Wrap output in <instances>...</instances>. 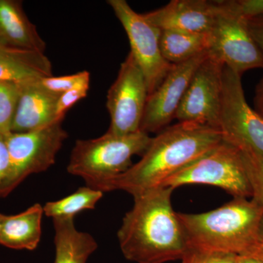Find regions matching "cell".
Listing matches in <instances>:
<instances>
[{
  "mask_svg": "<svg viewBox=\"0 0 263 263\" xmlns=\"http://www.w3.org/2000/svg\"><path fill=\"white\" fill-rule=\"evenodd\" d=\"M255 105L257 112L263 118V79L257 86L255 97Z\"/></svg>",
  "mask_w": 263,
  "mask_h": 263,
  "instance_id": "f546056e",
  "label": "cell"
},
{
  "mask_svg": "<svg viewBox=\"0 0 263 263\" xmlns=\"http://www.w3.org/2000/svg\"><path fill=\"white\" fill-rule=\"evenodd\" d=\"M107 3L125 30L130 45L129 53L144 76L149 95L174 67L162 56L161 29L147 22L143 14L136 13L125 0H108Z\"/></svg>",
  "mask_w": 263,
  "mask_h": 263,
  "instance_id": "ba28073f",
  "label": "cell"
},
{
  "mask_svg": "<svg viewBox=\"0 0 263 263\" xmlns=\"http://www.w3.org/2000/svg\"><path fill=\"white\" fill-rule=\"evenodd\" d=\"M60 95L53 94L39 80L20 85V95L11 133H24L51 124L58 119L57 105Z\"/></svg>",
  "mask_w": 263,
  "mask_h": 263,
  "instance_id": "5bb4252c",
  "label": "cell"
},
{
  "mask_svg": "<svg viewBox=\"0 0 263 263\" xmlns=\"http://www.w3.org/2000/svg\"><path fill=\"white\" fill-rule=\"evenodd\" d=\"M152 138L142 131L127 136H115L107 132L89 140H77L67 165L69 174L82 178L86 186L107 192L109 183L124 174L134 155H143Z\"/></svg>",
  "mask_w": 263,
  "mask_h": 263,
  "instance_id": "277c9868",
  "label": "cell"
},
{
  "mask_svg": "<svg viewBox=\"0 0 263 263\" xmlns=\"http://www.w3.org/2000/svg\"><path fill=\"white\" fill-rule=\"evenodd\" d=\"M103 195V192L82 186L61 200L46 202L43 212L52 219H74L79 213L94 209Z\"/></svg>",
  "mask_w": 263,
  "mask_h": 263,
  "instance_id": "ffe728a7",
  "label": "cell"
},
{
  "mask_svg": "<svg viewBox=\"0 0 263 263\" xmlns=\"http://www.w3.org/2000/svg\"><path fill=\"white\" fill-rule=\"evenodd\" d=\"M216 2L217 15L211 34L209 56L240 76L263 68V56L251 35L247 20L224 10Z\"/></svg>",
  "mask_w": 263,
  "mask_h": 263,
  "instance_id": "30bf717a",
  "label": "cell"
},
{
  "mask_svg": "<svg viewBox=\"0 0 263 263\" xmlns=\"http://www.w3.org/2000/svg\"><path fill=\"white\" fill-rule=\"evenodd\" d=\"M160 43L164 60L171 65H179L209 52L211 34L161 30Z\"/></svg>",
  "mask_w": 263,
  "mask_h": 263,
  "instance_id": "d6986e66",
  "label": "cell"
},
{
  "mask_svg": "<svg viewBox=\"0 0 263 263\" xmlns=\"http://www.w3.org/2000/svg\"><path fill=\"white\" fill-rule=\"evenodd\" d=\"M263 205L235 197L222 206L200 214H178L188 247L243 255L263 252L257 229Z\"/></svg>",
  "mask_w": 263,
  "mask_h": 263,
  "instance_id": "3957f363",
  "label": "cell"
},
{
  "mask_svg": "<svg viewBox=\"0 0 263 263\" xmlns=\"http://www.w3.org/2000/svg\"><path fill=\"white\" fill-rule=\"evenodd\" d=\"M20 95V85L0 81V132L11 133V126Z\"/></svg>",
  "mask_w": 263,
  "mask_h": 263,
  "instance_id": "44dd1931",
  "label": "cell"
},
{
  "mask_svg": "<svg viewBox=\"0 0 263 263\" xmlns=\"http://www.w3.org/2000/svg\"><path fill=\"white\" fill-rule=\"evenodd\" d=\"M90 80L88 71H82L72 75L50 76L40 79L39 83L45 89L57 95H61L65 91L75 87L85 81Z\"/></svg>",
  "mask_w": 263,
  "mask_h": 263,
  "instance_id": "603a6c76",
  "label": "cell"
},
{
  "mask_svg": "<svg viewBox=\"0 0 263 263\" xmlns=\"http://www.w3.org/2000/svg\"><path fill=\"white\" fill-rule=\"evenodd\" d=\"M235 263H263V252L237 255Z\"/></svg>",
  "mask_w": 263,
  "mask_h": 263,
  "instance_id": "f1b7e54d",
  "label": "cell"
},
{
  "mask_svg": "<svg viewBox=\"0 0 263 263\" xmlns=\"http://www.w3.org/2000/svg\"><path fill=\"white\" fill-rule=\"evenodd\" d=\"M0 44L45 53L46 43L24 12L22 1L0 0Z\"/></svg>",
  "mask_w": 263,
  "mask_h": 263,
  "instance_id": "9a60e30c",
  "label": "cell"
},
{
  "mask_svg": "<svg viewBox=\"0 0 263 263\" xmlns=\"http://www.w3.org/2000/svg\"><path fill=\"white\" fill-rule=\"evenodd\" d=\"M5 216V215H4V214H1V213H0V231H1L2 226H3V221H4Z\"/></svg>",
  "mask_w": 263,
  "mask_h": 263,
  "instance_id": "1f68e13d",
  "label": "cell"
},
{
  "mask_svg": "<svg viewBox=\"0 0 263 263\" xmlns=\"http://www.w3.org/2000/svg\"><path fill=\"white\" fill-rule=\"evenodd\" d=\"M64 119L33 130L7 135L13 190L30 175L44 172L55 163L68 137L62 127Z\"/></svg>",
  "mask_w": 263,
  "mask_h": 263,
  "instance_id": "52a82bcc",
  "label": "cell"
},
{
  "mask_svg": "<svg viewBox=\"0 0 263 263\" xmlns=\"http://www.w3.org/2000/svg\"><path fill=\"white\" fill-rule=\"evenodd\" d=\"M218 129L224 143L263 157V118L247 103L241 76L226 66Z\"/></svg>",
  "mask_w": 263,
  "mask_h": 263,
  "instance_id": "8992f818",
  "label": "cell"
},
{
  "mask_svg": "<svg viewBox=\"0 0 263 263\" xmlns=\"http://www.w3.org/2000/svg\"><path fill=\"white\" fill-rule=\"evenodd\" d=\"M7 135L0 132V197H5L12 191L11 162L7 144Z\"/></svg>",
  "mask_w": 263,
  "mask_h": 263,
  "instance_id": "484cf974",
  "label": "cell"
},
{
  "mask_svg": "<svg viewBox=\"0 0 263 263\" xmlns=\"http://www.w3.org/2000/svg\"><path fill=\"white\" fill-rule=\"evenodd\" d=\"M257 241L259 247L263 250V212L259 220L258 229H257Z\"/></svg>",
  "mask_w": 263,
  "mask_h": 263,
  "instance_id": "4dcf8cb0",
  "label": "cell"
},
{
  "mask_svg": "<svg viewBox=\"0 0 263 263\" xmlns=\"http://www.w3.org/2000/svg\"><path fill=\"white\" fill-rule=\"evenodd\" d=\"M221 142L220 131L209 126L178 122L164 128L152 138L141 160L109 183L107 192L123 190L135 196L161 186Z\"/></svg>",
  "mask_w": 263,
  "mask_h": 263,
  "instance_id": "7a4b0ae2",
  "label": "cell"
},
{
  "mask_svg": "<svg viewBox=\"0 0 263 263\" xmlns=\"http://www.w3.org/2000/svg\"><path fill=\"white\" fill-rule=\"evenodd\" d=\"M208 57L209 52L174 65L162 84L148 95L140 130L148 134L167 127L176 117L194 73Z\"/></svg>",
  "mask_w": 263,
  "mask_h": 263,
  "instance_id": "7c38bea8",
  "label": "cell"
},
{
  "mask_svg": "<svg viewBox=\"0 0 263 263\" xmlns=\"http://www.w3.org/2000/svg\"><path fill=\"white\" fill-rule=\"evenodd\" d=\"M247 22L249 32L263 56V16L249 19Z\"/></svg>",
  "mask_w": 263,
  "mask_h": 263,
  "instance_id": "83f0119b",
  "label": "cell"
},
{
  "mask_svg": "<svg viewBox=\"0 0 263 263\" xmlns=\"http://www.w3.org/2000/svg\"><path fill=\"white\" fill-rule=\"evenodd\" d=\"M242 154L252 186V199L263 205V157L252 152H242Z\"/></svg>",
  "mask_w": 263,
  "mask_h": 263,
  "instance_id": "7402d4cb",
  "label": "cell"
},
{
  "mask_svg": "<svg viewBox=\"0 0 263 263\" xmlns=\"http://www.w3.org/2000/svg\"><path fill=\"white\" fill-rule=\"evenodd\" d=\"M215 1L173 0L159 9L143 14L151 24L161 30L209 33L216 15Z\"/></svg>",
  "mask_w": 263,
  "mask_h": 263,
  "instance_id": "4fadbf2b",
  "label": "cell"
},
{
  "mask_svg": "<svg viewBox=\"0 0 263 263\" xmlns=\"http://www.w3.org/2000/svg\"><path fill=\"white\" fill-rule=\"evenodd\" d=\"M217 2L221 8L245 20L263 16V0H221Z\"/></svg>",
  "mask_w": 263,
  "mask_h": 263,
  "instance_id": "cb8c5ba5",
  "label": "cell"
},
{
  "mask_svg": "<svg viewBox=\"0 0 263 263\" xmlns=\"http://www.w3.org/2000/svg\"><path fill=\"white\" fill-rule=\"evenodd\" d=\"M236 257L233 254L188 247L181 260L182 263H235Z\"/></svg>",
  "mask_w": 263,
  "mask_h": 263,
  "instance_id": "d4e9b609",
  "label": "cell"
},
{
  "mask_svg": "<svg viewBox=\"0 0 263 263\" xmlns=\"http://www.w3.org/2000/svg\"><path fill=\"white\" fill-rule=\"evenodd\" d=\"M52 76V64L45 53L0 44V81L22 85Z\"/></svg>",
  "mask_w": 263,
  "mask_h": 263,
  "instance_id": "2e32d148",
  "label": "cell"
},
{
  "mask_svg": "<svg viewBox=\"0 0 263 263\" xmlns=\"http://www.w3.org/2000/svg\"><path fill=\"white\" fill-rule=\"evenodd\" d=\"M90 80L85 81L75 87L60 95L57 105V116L65 118V114L75 104L86 98L89 89Z\"/></svg>",
  "mask_w": 263,
  "mask_h": 263,
  "instance_id": "4316f807",
  "label": "cell"
},
{
  "mask_svg": "<svg viewBox=\"0 0 263 263\" xmlns=\"http://www.w3.org/2000/svg\"><path fill=\"white\" fill-rule=\"evenodd\" d=\"M55 230L53 263H86L98 249L91 235L79 231L74 219H53Z\"/></svg>",
  "mask_w": 263,
  "mask_h": 263,
  "instance_id": "ac0fdd59",
  "label": "cell"
},
{
  "mask_svg": "<svg viewBox=\"0 0 263 263\" xmlns=\"http://www.w3.org/2000/svg\"><path fill=\"white\" fill-rule=\"evenodd\" d=\"M174 189L158 186L135 195L133 209L118 231L121 250L137 263H164L181 259L187 239L171 203Z\"/></svg>",
  "mask_w": 263,
  "mask_h": 263,
  "instance_id": "6da1fadb",
  "label": "cell"
},
{
  "mask_svg": "<svg viewBox=\"0 0 263 263\" xmlns=\"http://www.w3.org/2000/svg\"><path fill=\"white\" fill-rule=\"evenodd\" d=\"M148 97L144 76L129 53L107 95L106 107L110 119L107 132L115 136H127L141 131Z\"/></svg>",
  "mask_w": 263,
  "mask_h": 263,
  "instance_id": "9c48e42d",
  "label": "cell"
},
{
  "mask_svg": "<svg viewBox=\"0 0 263 263\" xmlns=\"http://www.w3.org/2000/svg\"><path fill=\"white\" fill-rule=\"evenodd\" d=\"M190 184L217 186L234 198L252 197L241 151L223 141L206 155L171 176L161 186L176 189Z\"/></svg>",
  "mask_w": 263,
  "mask_h": 263,
  "instance_id": "5b68a950",
  "label": "cell"
},
{
  "mask_svg": "<svg viewBox=\"0 0 263 263\" xmlns=\"http://www.w3.org/2000/svg\"><path fill=\"white\" fill-rule=\"evenodd\" d=\"M43 214V207L36 203L20 214L5 215L0 245L17 250H34L41 239Z\"/></svg>",
  "mask_w": 263,
  "mask_h": 263,
  "instance_id": "e0dca14e",
  "label": "cell"
},
{
  "mask_svg": "<svg viewBox=\"0 0 263 263\" xmlns=\"http://www.w3.org/2000/svg\"><path fill=\"white\" fill-rule=\"evenodd\" d=\"M224 65L209 56L200 64L189 84L175 119L218 129Z\"/></svg>",
  "mask_w": 263,
  "mask_h": 263,
  "instance_id": "8fae6325",
  "label": "cell"
}]
</instances>
